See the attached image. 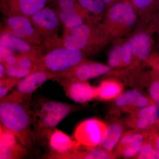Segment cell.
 Masks as SVG:
<instances>
[{"instance_id": "obj_1", "label": "cell", "mask_w": 159, "mask_h": 159, "mask_svg": "<svg viewBox=\"0 0 159 159\" xmlns=\"http://www.w3.org/2000/svg\"><path fill=\"white\" fill-rule=\"evenodd\" d=\"M111 42L101 22L90 18L77 28L63 29L62 37L51 39L45 45L48 50L61 46L79 50L87 57L98 54Z\"/></svg>"}, {"instance_id": "obj_2", "label": "cell", "mask_w": 159, "mask_h": 159, "mask_svg": "<svg viewBox=\"0 0 159 159\" xmlns=\"http://www.w3.org/2000/svg\"><path fill=\"white\" fill-rule=\"evenodd\" d=\"M32 126L36 144L44 145L57 125L77 110L76 106L38 97L31 103Z\"/></svg>"}, {"instance_id": "obj_3", "label": "cell", "mask_w": 159, "mask_h": 159, "mask_svg": "<svg viewBox=\"0 0 159 159\" xmlns=\"http://www.w3.org/2000/svg\"><path fill=\"white\" fill-rule=\"evenodd\" d=\"M0 100L1 125L13 133L29 151H33L36 143L32 129L31 99L5 97Z\"/></svg>"}, {"instance_id": "obj_4", "label": "cell", "mask_w": 159, "mask_h": 159, "mask_svg": "<svg viewBox=\"0 0 159 159\" xmlns=\"http://www.w3.org/2000/svg\"><path fill=\"white\" fill-rule=\"evenodd\" d=\"M101 22L112 42L127 35L140 24L129 0H122L108 8Z\"/></svg>"}, {"instance_id": "obj_5", "label": "cell", "mask_w": 159, "mask_h": 159, "mask_svg": "<svg viewBox=\"0 0 159 159\" xmlns=\"http://www.w3.org/2000/svg\"><path fill=\"white\" fill-rule=\"evenodd\" d=\"M86 59L85 54L79 50L63 46L55 47L38 58L37 70L61 74L74 68Z\"/></svg>"}, {"instance_id": "obj_6", "label": "cell", "mask_w": 159, "mask_h": 159, "mask_svg": "<svg viewBox=\"0 0 159 159\" xmlns=\"http://www.w3.org/2000/svg\"><path fill=\"white\" fill-rule=\"evenodd\" d=\"M107 128L106 124L99 119H86L76 126L73 138L81 146L97 147L102 142Z\"/></svg>"}, {"instance_id": "obj_7", "label": "cell", "mask_w": 159, "mask_h": 159, "mask_svg": "<svg viewBox=\"0 0 159 159\" xmlns=\"http://www.w3.org/2000/svg\"><path fill=\"white\" fill-rule=\"evenodd\" d=\"M4 31L33 44H43V39L32 25L30 18L9 16L4 20Z\"/></svg>"}, {"instance_id": "obj_8", "label": "cell", "mask_w": 159, "mask_h": 159, "mask_svg": "<svg viewBox=\"0 0 159 159\" xmlns=\"http://www.w3.org/2000/svg\"><path fill=\"white\" fill-rule=\"evenodd\" d=\"M57 74L44 70L34 71L20 80L16 89L6 96L10 99L29 100L31 95L44 83L54 80Z\"/></svg>"}, {"instance_id": "obj_9", "label": "cell", "mask_w": 159, "mask_h": 159, "mask_svg": "<svg viewBox=\"0 0 159 159\" xmlns=\"http://www.w3.org/2000/svg\"><path fill=\"white\" fill-rule=\"evenodd\" d=\"M44 42L58 37L62 25L56 9L46 6L30 18Z\"/></svg>"}, {"instance_id": "obj_10", "label": "cell", "mask_w": 159, "mask_h": 159, "mask_svg": "<svg viewBox=\"0 0 159 159\" xmlns=\"http://www.w3.org/2000/svg\"><path fill=\"white\" fill-rule=\"evenodd\" d=\"M55 7L63 29L77 28L90 18L77 0H57Z\"/></svg>"}, {"instance_id": "obj_11", "label": "cell", "mask_w": 159, "mask_h": 159, "mask_svg": "<svg viewBox=\"0 0 159 159\" xmlns=\"http://www.w3.org/2000/svg\"><path fill=\"white\" fill-rule=\"evenodd\" d=\"M111 69L109 66L104 64L86 59L70 70L57 74L55 79L64 78L87 81L108 74Z\"/></svg>"}, {"instance_id": "obj_12", "label": "cell", "mask_w": 159, "mask_h": 159, "mask_svg": "<svg viewBox=\"0 0 159 159\" xmlns=\"http://www.w3.org/2000/svg\"><path fill=\"white\" fill-rule=\"evenodd\" d=\"M55 80L63 88L66 96L74 102L84 104L97 99V87L91 85L87 81L64 78Z\"/></svg>"}, {"instance_id": "obj_13", "label": "cell", "mask_w": 159, "mask_h": 159, "mask_svg": "<svg viewBox=\"0 0 159 159\" xmlns=\"http://www.w3.org/2000/svg\"><path fill=\"white\" fill-rule=\"evenodd\" d=\"M30 151L13 133L0 125V159H21Z\"/></svg>"}, {"instance_id": "obj_14", "label": "cell", "mask_w": 159, "mask_h": 159, "mask_svg": "<svg viewBox=\"0 0 159 159\" xmlns=\"http://www.w3.org/2000/svg\"><path fill=\"white\" fill-rule=\"evenodd\" d=\"M52 0H4L2 8L6 16L20 15L30 18Z\"/></svg>"}, {"instance_id": "obj_15", "label": "cell", "mask_w": 159, "mask_h": 159, "mask_svg": "<svg viewBox=\"0 0 159 159\" xmlns=\"http://www.w3.org/2000/svg\"><path fill=\"white\" fill-rule=\"evenodd\" d=\"M139 28L128 38L133 53L134 60L145 61L150 56L153 47V41L149 28Z\"/></svg>"}, {"instance_id": "obj_16", "label": "cell", "mask_w": 159, "mask_h": 159, "mask_svg": "<svg viewBox=\"0 0 159 159\" xmlns=\"http://www.w3.org/2000/svg\"><path fill=\"white\" fill-rule=\"evenodd\" d=\"M0 46L7 48L17 54L28 55L39 58L43 54V46L33 44L2 30Z\"/></svg>"}, {"instance_id": "obj_17", "label": "cell", "mask_w": 159, "mask_h": 159, "mask_svg": "<svg viewBox=\"0 0 159 159\" xmlns=\"http://www.w3.org/2000/svg\"><path fill=\"white\" fill-rule=\"evenodd\" d=\"M50 152L45 158L57 159L60 156L70 152L80 146L73 138L62 131L55 129L48 140Z\"/></svg>"}, {"instance_id": "obj_18", "label": "cell", "mask_w": 159, "mask_h": 159, "mask_svg": "<svg viewBox=\"0 0 159 159\" xmlns=\"http://www.w3.org/2000/svg\"><path fill=\"white\" fill-rule=\"evenodd\" d=\"M145 135L137 131L126 132L118 143L116 153L125 158L136 156L143 146Z\"/></svg>"}, {"instance_id": "obj_19", "label": "cell", "mask_w": 159, "mask_h": 159, "mask_svg": "<svg viewBox=\"0 0 159 159\" xmlns=\"http://www.w3.org/2000/svg\"><path fill=\"white\" fill-rule=\"evenodd\" d=\"M157 117L156 107L151 104L132 112L128 119V123L136 129L144 130L153 125L156 122Z\"/></svg>"}, {"instance_id": "obj_20", "label": "cell", "mask_w": 159, "mask_h": 159, "mask_svg": "<svg viewBox=\"0 0 159 159\" xmlns=\"http://www.w3.org/2000/svg\"><path fill=\"white\" fill-rule=\"evenodd\" d=\"M116 104L123 110L134 112L151 103L148 97L134 89L121 94L116 99Z\"/></svg>"}, {"instance_id": "obj_21", "label": "cell", "mask_w": 159, "mask_h": 159, "mask_svg": "<svg viewBox=\"0 0 159 159\" xmlns=\"http://www.w3.org/2000/svg\"><path fill=\"white\" fill-rule=\"evenodd\" d=\"M123 87L119 80L109 79L103 80L97 87V99L108 101L116 99L122 94Z\"/></svg>"}, {"instance_id": "obj_22", "label": "cell", "mask_w": 159, "mask_h": 159, "mask_svg": "<svg viewBox=\"0 0 159 159\" xmlns=\"http://www.w3.org/2000/svg\"><path fill=\"white\" fill-rule=\"evenodd\" d=\"M123 126L119 122H114L107 128L104 138L99 147L111 153L116 145L119 142L122 136Z\"/></svg>"}, {"instance_id": "obj_23", "label": "cell", "mask_w": 159, "mask_h": 159, "mask_svg": "<svg viewBox=\"0 0 159 159\" xmlns=\"http://www.w3.org/2000/svg\"><path fill=\"white\" fill-rule=\"evenodd\" d=\"M139 16L140 24L147 25L159 4V0H130Z\"/></svg>"}, {"instance_id": "obj_24", "label": "cell", "mask_w": 159, "mask_h": 159, "mask_svg": "<svg viewBox=\"0 0 159 159\" xmlns=\"http://www.w3.org/2000/svg\"><path fill=\"white\" fill-rule=\"evenodd\" d=\"M80 6L88 12L90 17L101 22L103 18L107 8L103 0H77Z\"/></svg>"}, {"instance_id": "obj_25", "label": "cell", "mask_w": 159, "mask_h": 159, "mask_svg": "<svg viewBox=\"0 0 159 159\" xmlns=\"http://www.w3.org/2000/svg\"><path fill=\"white\" fill-rule=\"evenodd\" d=\"M118 39L119 41L116 42L111 46L108 51V66L111 68H118L122 67V51H121V40Z\"/></svg>"}, {"instance_id": "obj_26", "label": "cell", "mask_w": 159, "mask_h": 159, "mask_svg": "<svg viewBox=\"0 0 159 159\" xmlns=\"http://www.w3.org/2000/svg\"><path fill=\"white\" fill-rule=\"evenodd\" d=\"M148 139L144 142L141 150L137 154V159H157V152L151 135L148 136Z\"/></svg>"}, {"instance_id": "obj_27", "label": "cell", "mask_w": 159, "mask_h": 159, "mask_svg": "<svg viewBox=\"0 0 159 159\" xmlns=\"http://www.w3.org/2000/svg\"><path fill=\"white\" fill-rule=\"evenodd\" d=\"M122 67L130 66L133 62L134 57L132 49L129 39L121 40Z\"/></svg>"}, {"instance_id": "obj_28", "label": "cell", "mask_w": 159, "mask_h": 159, "mask_svg": "<svg viewBox=\"0 0 159 159\" xmlns=\"http://www.w3.org/2000/svg\"><path fill=\"white\" fill-rule=\"evenodd\" d=\"M20 80L9 76L0 79V99L8 95L9 91L16 86Z\"/></svg>"}, {"instance_id": "obj_29", "label": "cell", "mask_w": 159, "mask_h": 159, "mask_svg": "<svg viewBox=\"0 0 159 159\" xmlns=\"http://www.w3.org/2000/svg\"><path fill=\"white\" fill-rule=\"evenodd\" d=\"M6 66L7 76L18 79L24 78L33 72V70L30 69L21 67L16 64Z\"/></svg>"}, {"instance_id": "obj_30", "label": "cell", "mask_w": 159, "mask_h": 159, "mask_svg": "<svg viewBox=\"0 0 159 159\" xmlns=\"http://www.w3.org/2000/svg\"><path fill=\"white\" fill-rule=\"evenodd\" d=\"M148 25L152 32L155 31L159 34V4L152 16Z\"/></svg>"}, {"instance_id": "obj_31", "label": "cell", "mask_w": 159, "mask_h": 159, "mask_svg": "<svg viewBox=\"0 0 159 159\" xmlns=\"http://www.w3.org/2000/svg\"><path fill=\"white\" fill-rule=\"evenodd\" d=\"M149 93L152 99L155 102H159V79L155 80L152 82L149 87Z\"/></svg>"}, {"instance_id": "obj_32", "label": "cell", "mask_w": 159, "mask_h": 159, "mask_svg": "<svg viewBox=\"0 0 159 159\" xmlns=\"http://www.w3.org/2000/svg\"><path fill=\"white\" fill-rule=\"evenodd\" d=\"M17 61V55L13 54L7 56L3 61H0V62L3 63L6 66H13L16 64Z\"/></svg>"}, {"instance_id": "obj_33", "label": "cell", "mask_w": 159, "mask_h": 159, "mask_svg": "<svg viewBox=\"0 0 159 159\" xmlns=\"http://www.w3.org/2000/svg\"><path fill=\"white\" fill-rule=\"evenodd\" d=\"M0 61H2L9 55L15 54V52L13 51L2 46H0Z\"/></svg>"}, {"instance_id": "obj_34", "label": "cell", "mask_w": 159, "mask_h": 159, "mask_svg": "<svg viewBox=\"0 0 159 159\" xmlns=\"http://www.w3.org/2000/svg\"><path fill=\"white\" fill-rule=\"evenodd\" d=\"M151 136L152 137L154 145L156 151L157 157V159H159V134L154 136L153 135H152Z\"/></svg>"}, {"instance_id": "obj_35", "label": "cell", "mask_w": 159, "mask_h": 159, "mask_svg": "<svg viewBox=\"0 0 159 159\" xmlns=\"http://www.w3.org/2000/svg\"><path fill=\"white\" fill-rule=\"evenodd\" d=\"M6 66L3 63L0 62V79L7 77Z\"/></svg>"}, {"instance_id": "obj_36", "label": "cell", "mask_w": 159, "mask_h": 159, "mask_svg": "<svg viewBox=\"0 0 159 159\" xmlns=\"http://www.w3.org/2000/svg\"><path fill=\"white\" fill-rule=\"evenodd\" d=\"M121 1L122 0H103L107 9L111 6Z\"/></svg>"}, {"instance_id": "obj_37", "label": "cell", "mask_w": 159, "mask_h": 159, "mask_svg": "<svg viewBox=\"0 0 159 159\" xmlns=\"http://www.w3.org/2000/svg\"><path fill=\"white\" fill-rule=\"evenodd\" d=\"M157 70H158V72L159 73V62L158 63V65H157Z\"/></svg>"}, {"instance_id": "obj_38", "label": "cell", "mask_w": 159, "mask_h": 159, "mask_svg": "<svg viewBox=\"0 0 159 159\" xmlns=\"http://www.w3.org/2000/svg\"><path fill=\"white\" fill-rule=\"evenodd\" d=\"M1 1H4V0H1Z\"/></svg>"}, {"instance_id": "obj_39", "label": "cell", "mask_w": 159, "mask_h": 159, "mask_svg": "<svg viewBox=\"0 0 159 159\" xmlns=\"http://www.w3.org/2000/svg\"><path fill=\"white\" fill-rule=\"evenodd\" d=\"M129 1H130V0H129Z\"/></svg>"}]
</instances>
